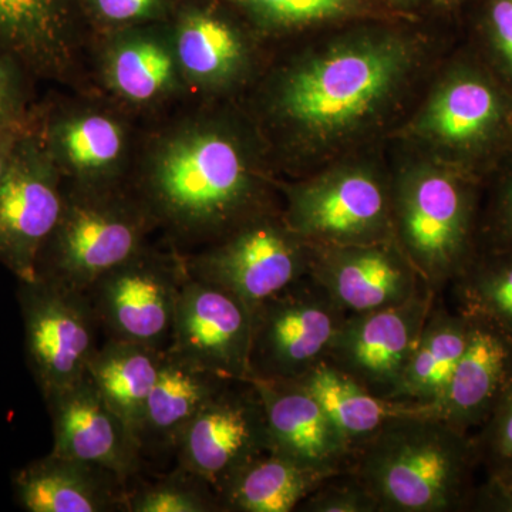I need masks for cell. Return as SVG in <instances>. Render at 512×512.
<instances>
[{"label":"cell","instance_id":"2e32d148","mask_svg":"<svg viewBox=\"0 0 512 512\" xmlns=\"http://www.w3.org/2000/svg\"><path fill=\"white\" fill-rule=\"evenodd\" d=\"M53 427V453L103 468L126 483L143 451L124 421L87 376L45 400Z\"/></svg>","mask_w":512,"mask_h":512},{"label":"cell","instance_id":"ab89813d","mask_svg":"<svg viewBox=\"0 0 512 512\" xmlns=\"http://www.w3.org/2000/svg\"><path fill=\"white\" fill-rule=\"evenodd\" d=\"M498 228L505 242H507L508 251L512 252V183L505 190L500 202V211H498Z\"/></svg>","mask_w":512,"mask_h":512},{"label":"cell","instance_id":"b9f144b4","mask_svg":"<svg viewBox=\"0 0 512 512\" xmlns=\"http://www.w3.org/2000/svg\"><path fill=\"white\" fill-rule=\"evenodd\" d=\"M394 2L402 3V2H410V0H394Z\"/></svg>","mask_w":512,"mask_h":512},{"label":"cell","instance_id":"d4e9b609","mask_svg":"<svg viewBox=\"0 0 512 512\" xmlns=\"http://www.w3.org/2000/svg\"><path fill=\"white\" fill-rule=\"evenodd\" d=\"M103 72L114 93L141 106L164 100L183 79L173 39L143 29H121L111 39Z\"/></svg>","mask_w":512,"mask_h":512},{"label":"cell","instance_id":"6da1fadb","mask_svg":"<svg viewBox=\"0 0 512 512\" xmlns=\"http://www.w3.org/2000/svg\"><path fill=\"white\" fill-rule=\"evenodd\" d=\"M143 200L178 238H222L256 215L261 187L242 138L191 120L157 138L144 165Z\"/></svg>","mask_w":512,"mask_h":512},{"label":"cell","instance_id":"d6a6232c","mask_svg":"<svg viewBox=\"0 0 512 512\" xmlns=\"http://www.w3.org/2000/svg\"><path fill=\"white\" fill-rule=\"evenodd\" d=\"M487 481L512 487V380L474 439Z\"/></svg>","mask_w":512,"mask_h":512},{"label":"cell","instance_id":"9c48e42d","mask_svg":"<svg viewBox=\"0 0 512 512\" xmlns=\"http://www.w3.org/2000/svg\"><path fill=\"white\" fill-rule=\"evenodd\" d=\"M288 227L309 245L393 241L392 195L373 171L340 167L288 190Z\"/></svg>","mask_w":512,"mask_h":512},{"label":"cell","instance_id":"3957f363","mask_svg":"<svg viewBox=\"0 0 512 512\" xmlns=\"http://www.w3.org/2000/svg\"><path fill=\"white\" fill-rule=\"evenodd\" d=\"M476 443L437 416L390 421L360 448L352 473L379 512H447L471 507Z\"/></svg>","mask_w":512,"mask_h":512},{"label":"cell","instance_id":"74e56055","mask_svg":"<svg viewBox=\"0 0 512 512\" xmlns=\"http://www.w3.org/2000/svg\"><path fill=\"white\" fill-rule=\"evenodd\" d=\"M471 510L490 512H512V487L487 481L474 490Z\"/></svg>","mask_w":512,"mask_h":512},{"label":"cell","instance_id":"ffe728a7","mask_svg":"<svg viewBox=\"0 0 512 512\" xmlns=\"http://www.w3.org/2000/svg\"><path fill=\"white\" fill-rule=\"evenodd\" d=\"M0 52L35 77L66 76L76 53V0H0Z\"/></svg>","mask_w":512,"mask_h":512},{"label":"cell","instance_id":"e575fe53","mask_svg":"<svg viewBox=\"0 0 512 512\" xmlns=\"http://www.w3.org/2000/svg\"><path fill=\"white\" fill-rule=\"evenodd\" d=\"M306 512H379L366 485L352 471L328 478L299 505Z\"/></svg>","mask_w":512,"mask_h":512},{"label":"cell","instance_id":"ba28073f","mask_svg":"<svg viewBox=\"0 0 512 512\" xmlns=\"http://www.w3.org/2000/svg\"><path fill=\"white\" fill-rule=\"evenodd\" d=\"M26 360L43 399L87 375L100 325L87 293L45 279L19 281Z\"/></svg>","mask_w":512,"mask_h":512},{"label":"cell","instance_id":"cb8c5ba5","mask_svg":"<svg viewBox=\"0 0 512 512\" xmlns=\"http://www.w3.org/2000/svg\"><path fill=\"white\" fill-rule=\"evenodd\" d=\"M234 380L214 375L183 357L164 350L160 372L141 420V448H175L188 423L215 394Z\"/></svg>","mask_w":512,"mask_h":512},{"label":"cell","instance_id":"603a6c76","mask_svg":"<svg viewBox=\"0 0 512 512\" xmlns=\"http://www.w3.org/2000/svg\"><path fill=\"white\" fill-rule=\"evenodd\" d=\"M296 382L318 400L355 456L390 421L413 416L439 417L436 407L377 396L329 360L319 363Z\"/></svg>","mask_w":512,"mask_h":512},{"label":"cell","instance_id":"44dd1931","mask_svg":"<svg viewBox=\"0 0 512 512\" xmlns=\"http://www.w3.org/2000/svg\"><path fill=\"white\" fill-rule=\"evenodd\" d=\"M13 493L28 512H106L124 507L123 481L103 468L50 451L20 468Z\"/></svg>","mask_w":512,"mask_h":512},{"label":"cell","instance_id":"1f68e13d","mask_svg":"<svg viewBox=\"0 0 512 512\" xmlns=\"http://www.w3.org/2000/svg\"><path fill=\"white\" fill-rule=\"evenodd\" d=\"M259 25L274 29L299 28L326 20L345 18L359 0H231Z\"/></svg>","mask_w":512,"mask_h":512},{"label":"cell","instance_id":"836d02e7","mask_svg":"<svg viewBox=\"0 0 512 512\" xmlns=\"http://www.w3.org/2000/svg\"><path fill=\"white\" fill-rule=\"evenodd\" d=\"M32 77L19 60L0 52V131L28 127L35 119L30 106Z\"/></svg>","mask_w":512,"mask_h":512},{"label":"cell","instance_id":"4fadbf2b","mask_svg":"<svg viewBox=\"0 0 512 512\" xmlns=\"http://www.w3.org/2000/svg\"><path fill=\"white\" fill-rule=\"evenodd\" d=\"M252 322V309L234 293L187 274L167 350L224 379L248 382Z\"/></svg>","mask_w":512,"mask_h":512},{"label":"cell","instance_id":"9a60e30c","mask_svg":"<svg viewBox=\"0 0 512 512\" xmlns=\"http://www.w3.org/2000/svg\"><path fill=\"white\" fill-rule=\"evenodd\" d=\"M311 248L309 276L346 315L399 305L429 288L396 239Z\"/></svg>","mask_w":512,"mask_h":512},{"label":"cell","instance_id":"7a4b0ae2","mask_svg":"<svg viewBox=\"0 0 512 512\" xmlns=\"http://www.w3.org/2000/svg\"><path fill=\"white\" fill-rule=\"evenodd\" d=\"M413 64L414 49L399 36L338 40L286 70L275 89L276 116L303 140H342L390 103Z\"/></svg>","mask_w":512,"mask_h":512},{"label":"cell","instance_id":"4316f807","mask_svg":"<svg viewBox=\"0 0 512 512\" xmlns=\"http://www.w3.org/2000/svg\"><path fill=\"white\" fill-rule=\"evenodd\" d=\"M328 474L266 450L241 468L220 493L221 511L289 512L325 483Z\"/></svg>","mask_w":512,"mask_h":512},{"label":"cell","instance_id":"e0dca14e","mask_svg":"<svg viewBox=\"0 0 512 512\" xmlns=\"http://www.w3.org/2000/svg\"><path fill=\"white\" fill-rule=\"evenodd\" d=\"M264 406L269 450L328 476L352 470V448L328 413L296 380H251Z\"/></svg>","mask_w":512,"mask_h":512},{"label":"cell","instance_id":"f1b7e54d","mask_svg":"<svg viewBox=\"0 0 512 512\" xmlns=\"http://www.w3.org/2000/svg\"><path fill=\"white\" fill-rule=\"evenodd\" d=\"M500 119L497 94L473 77H457L440 87L414 124V133L448 147L483 140Z\"/></svg>","mask_w":512,"mask_h":512},{"label":"cell","instance_id":"52a82bcc","mask_svg":"<svg viewBox=\"0 0 512 512\" xmlns=\"http://www.w3.org/2000/svg\"><path fill=\"white\" fill-rule=\"evenodd\" d=\"M311 254L284 218L262 212L184 264L192 278L221 286L254 309L308 276Z\"/></svg>","mask_w":512,"mask_h":512},{"label":"cell","instance_id":"7402d4cb","mask_svg":"<svg viewBox=\"0 0 512 512\" xmlns=\"http://www.w3.org/2000/svg\"><path fill=\"white\" fill-rule=\"evenodd\" d=\"M171 39L181 77L198 89H227L247 70V39L231 20L210 6H184Z\"/></svg>","mask_w":512,"mask_h":512},{"label":"cell","instance_id":"5bb4252c","mask_svg":"<svg viewBox=\"0 0 512 512\" xmlns=\"http://www.w3.org/2000/svg\"><path fill=\"white\" fill-rule=\"evenodd\" d=\"M434 303L436 292L426 288L399 305L346 315L329 362L370 392L390 399Z\"/></svg>","mask_w":512,"mask_h":512},{"label":"cell","instance_id":"83f0119b","mask_svg":"<svg viewBox=\"0 0 512 512\" xmlns=\"http://www.w3.org/2000/svg\"><path fill=\"white\" fill-rule=\"evenodd\" d=\"M163 353L164 350L109 338L97 348L87 367V379L137 440Z\"/></svg>","mask_w":512,"mask_h":512},{"label":"cell","instance_id":"8992f818","mask_svg":"<svg viewBox=\"0 0 512 512\" xmlns=\"http://www.w3.org/2000/svg\"><path fill=\"white\" fill-rule=\"evenodd\" d=\"M249 379L298 380L328 360L346 313L305 276L252 309Z\"/></svg>","mask_w":512,"mask_h":512},{"label":"cell","instance_id":"30bf717a","mask_svg":"<svg viewBox=\"0 0 512 512\" xmlns=\"http://www.w3.org/2000/svg\"><path fill=\"white\" fill-rule=\"evenodd\" d=\"M62 180L33 119L0 183V265L18 281L36 278L37 258L62 214Z\"/></svg>","mask_w":512,"mask_h":512},{"label":"cell","instance_id":"484cf974","mask_svg":"<svg viewBox=\"0 0 512 512\" xmlns=\"http://www.w3.org/2000/svg\"><path fill=\"white\" fill-rule=\"evenodd\" d=\"M468 333L470 323L463 312L434 306L390 399L436 407L439 413Z\"/></svg>","mask_w":512,"mask_h":512},{"label":"cell","instance_id":"60d3db41","mask_svg":"<svg viewBox=\"0 0 512 512\" xmlns=\"http://www.w3.org/2000/svg\"><path fill=\"white\" fill-rule=\"evenodd\" d=\"M436 2L441 6H450L456 5V3L460 2V0H436Z\"/></svg>","mask_w":512,"mask_h":512},{"label":"cell","instance_id":"8d00e7d4","mask_svg":"<svg viewBox=\"0 0 512 512\" xmlns=\"http://www.w3.org/2000/svg\"><path fill=\"white\" fill-rule=\"evenodd\" d=\"M488 25L495 45L512 67V0H490Z\"/></svg>","mask_w":512,"mask_h":512},{"label":"cell","instance_id":"7c38bea8","mask_svg":"<svg viewBox=\"0 0 512 512\" xmlns=\"http://www.w3.org/2000/svg\"><path fill=\"white\" fill-rule=\"evenodd\" d=\"M231 383L195 414L175 444L180 468L205 481L217 497L242 467L269 450L258 392L251 383L244 389Z\"/></svg>","mask_w":512,"mask_h":512},{"label":"cell","instance_id":"f546056e","mask_svg":"<svg viewBox=\"0 0 512 512\" xmlns=\"http://www.w3.org/2000/svg\"><path fill=\"white\" fill-rule=\"evenodd\" d=\"M454 281L458 311L480 316L512 335V252L468 262Z\"/></svg>","mask_w":512,"mask_h":512},{"label":"cell","instance_id":"277c9868","mask_svg":"<svg viewBox=\"0 0 512 512\" xmlns=\"http://www.w3.org/2000/svg\"><path fill=\"white\" fill-rule=\"evenodd\" d=\"M154 220L143 200L107 188L74 187L40 251L36 278L86 293L146 248Z\"/></svg>","mask_w":512,"mask_h":512},{"label":"cell","instance_id":"f35d334b","mask_svg":"<svg viewBox=\"0 0 512 512\" xmlns=\"http://www.w3.org/2000/svg\"><path fill=\"white\" fill-rule=\"evenodd\" d=\"M29 127L30 126L18 128V130L0 131V183H2L6 171H8L10 161H12L13 151H15L19 138L22 137V134L25 133Z\"/></svg>","mask_w":512,"mask_h":512},{"label":"cell","instance_id":"8fae6325","mask_svg":"<svg viewBox=\"0 0 512 512\" xmlns=\"http://www.w3.org/2000/svg\"><path fill=\"white\" fill-rule=\"evenodd\" d=\"M185 278L184 261L146 247L101 276L86 293L110 338L167 350Z\"/></svg>","mask_w":512,"mask_h":512},{"label":"cell","instance_id":"d6986e66","mask_svg":"<svg viewBox=\"0 0 512 512\" xmlns=\"http://www.w3.org/2000/svg\"><path fill=\"white\" fill-rule=\"evenodd\" d=\"M466 316L467 346L439 406L440 419L463 433L483 426L512 380L511 333L480 316Z\"/></svg>","mask_w":512,"mask_h":512},{"label":"cell","instance_id":"d590c367","mask_svg":"<svg viewBox=\"0 0 512 512\" xmlns=\"http://www.w3.org/2000/svg\"><path fill=\"white\" fill-rule=\"evenodd\" d=\"M90 15L110 28H133L160 19L170 0H84Z\"/></svg>","mask_w":512,"mask_h":512},{"label":"cell","instance_id":"4dcf8cb0","mask_svg":"<svg viewBox=\"0 0 512 512\" xmlns=\"http://www.w3.org/2000/svg\"><path fill=\"white\" fill-rule=\"evenodd\" d=\"M124 510L130 512H214L220 501L210 485L188 471L146 485L124 497Z\"/></svg>","mask_w":512,"mask_h":512},{"label":"cell","instance_id":"ac0fdd59","mask_svg":"<svg viewBox=\"0 0 512 512\" xmlns=\"http://www.w3.org/2000/svg\"><path fill=\"white\" fill-rule=\"evenodd\" d=\"M35 128L47 153L74 187H114L128 151L126 127L101 110L35 113Z\"/></svg>","mask_w":512,"mask_h":512},{"label":"cell","instance_id":"5b68a950","mask_svg":"<svg viewBox=\"0 0 512 512\" xmlns=\"http://www.w3.org/2000/svg\"><path fill=\"white\" fill-rule=\"evenodd\" d=\"M394 239L431 291L439 292L466 268L471 197L456 175L417 165L392 194Z\"/></svg>","mask_w":512,"mask_h":512}]
</instances>
